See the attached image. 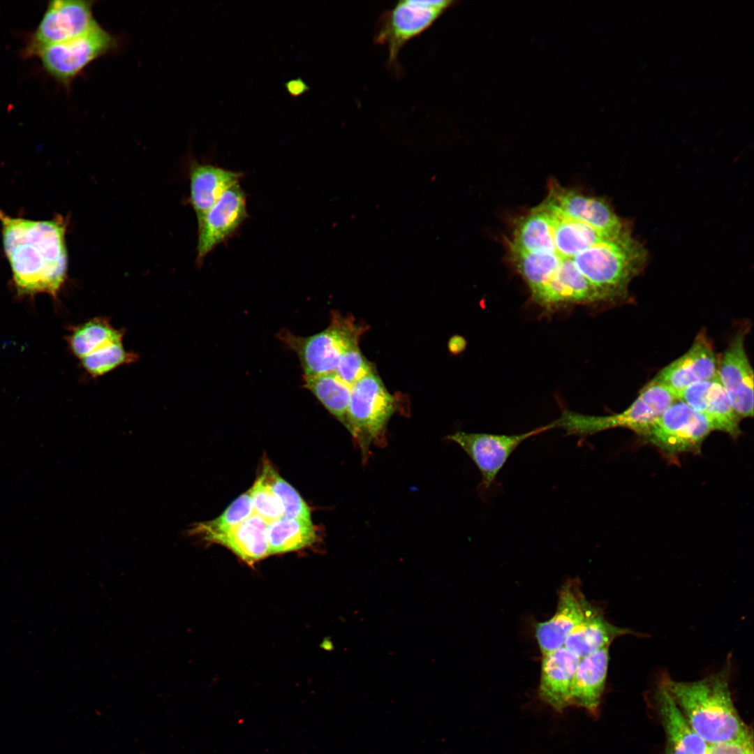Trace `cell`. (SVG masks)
I'll return each mask as SVG.
<instances>
[{
	"label": "cell",
	"mask_w": 754,
	"mask_h": 754,
	"mask_svg": "<svg viewBox=\"0 0 754 754\" xmlns=\"http://www.w3.org/2000/svg\"><path fill=\"white\" fill-rule=\"evenodd\" d=\"M0 223L18 295L45 293L57 297L67 276V219L59 215L34 221L10 216L0 209Z\"/></svg>",
	"instance_id": "obj_1"
},
{
	"label": "cell",
	"mask_w": 754,
	"mask_h": 754,
	"mask_svg": "<svg viewBox=\"0 0 754 754\" xmlns=\"http://www.w3.org/2000/svg\"><path fill=\"white\" fill-rule=\"evenodd\" d=\"M728 672L725 668L695 681L666 678L662 683L691 727L709 745L752 735L734 705Z\"/></svg>",
	"instance_id": "obj_2"
},
{
	"label": "cell",
	"mask_w": 754,
	"mask_h": 754,
	"mask_svg": "<svg viewBox=\"0 0 754 754\" xmlns=\"http://www.w3.org/2000/svg\"><path fill=\"white\" fill-rule=\"evenodd\" d=\"M646 256L644 246L629 231L570 259L577 270L611 300L626 295L630 282L642 270Z\"/></svg>",
	"instance_id": "obj_3"
},
{
	"label": "cell",
	"mask_w": 754,
	"mask_h": 754,
	"mask_svg": "<svg viewBox=\"0 0 754 754\" xmlns=\"http://www.w3.org/2000/svg\"><path fill=\"white\" fill-rule=\"evenodd\" d=\"M677 398L667 387L651 380L623 412L609 415H588L564 411L551 424L566 435L584 438L607 429L623 427L644 436L653 421Z\"/></svg>",
	"instance_id": "obj_4"
},
{
	"label": "cell",
	"mask_w": 754,
	"mask_h": 754,
	"mask_svg": "<svg viewBox=\"0 0 754 754\" xmlns=\"http://www.w3.org/2000/svg\"><path fill=\"white\" fill-rule=\"evenodd\" d=\"M394 408L393 397L374 370L351 387L347 429L364 461L368 459L371 445H385L386 426Z\"/></svg>",
	"instance_id": "obj_5"
},
{
	"label": "cell",
	"mask_w": 754,
	"mask_h": 754,
	"mask_svg": "<svg viewBox=\"0 0 754 754\" xmlns=\"http://www.w3.org/2000/svg\"><path fill=\"white\" fill-rule=\"evenodd\" d=\"M362 330L353 318L334 312L328 327L316 334L304 337L282 330L279 337L297 355L304 376H311L335 371L343 354L358 344Z\"/></svg>",
	"instance_id": "obj_6"
},
{
	"label": "cell",
	"mask_w": 754,
	"mask_h": 754,
	"mask_svg": "<svg viewBox=\"0 0 754 754\" xmlns=\"http://www.w3.org/2000/svg\"><path fill=\"white\" fill-rule=\"evenodd\" d=\"M457 2L442 1H399L380 16L374 32L376 44L386 45L390 67L399 68L398 56L411 40L429 29Z\"/></svg>",
	"instance_id": "obj_7"
},
{
	"label": "cell",
	"mask_w": 754,
	"mask_h": 754,
	"mask_svg": "<svg viewBox=\"0 0 754 754\" xmlns=\"http://www.w3.org/2000/svg\"><path fill=\"white\" fill-rule=\"evenodd\" d=\"M714 431L709 419L684 401L677 399L651 424L643 436L669 454L697 452Z\"/></svg>",
	"instance_id": "obj_8"
},
{
	"label": "cell",
	"mask_w": 754,
	"mask_h": 754,
	"mask_svg": "<svg viewBox=\"0 0 754 754\" xmlns=\"http://www.w3.org/2000/svg\"><path fill=\"white\" fill-rule=\"evenodd\" d=\"M94 1L54 0L49 3L24 50L37 56L45 47L82 36L98 25L92 13Z\"/></svg>",
	"instance_id": "obj_9"
},
{
	"label": "cell",
	"mask_w": 754,
	"mask_h": 754,
	"mask_svg": "<svg viewBox=\"0 0 754 754\" xmlns=\"http://www.w3.org/2000/svg\"><path fill=\"white\" fill-rule=\"evenodd\" d=\"M552 429L551 424L519 434L456 431L447 438L457 443L473 460L482 475L480 487L487 489L512 453L528 438Z\"/></svg>",
	"instance_id": "obj_10"
},
{
	"label": "cell",
	"mask_w": 754,
	"mask_h": 754,
	"mask_svg": "<svg viewBox=\"0 0 754 754\" xmlns=\"http://www.w3.org/2000/svg\"><path fill=\"white\" fill-rule=\"evenodd\" d=\"M115 45L113 36L98 24L82 36L45 47L37 56L51 76L67 83Z\"/></svg>",
	"instance_id": "obj_11"
},
{
	"label": "cell",
	"mask_w": 754,
	"mask_h": 754,
	"mask_svg": "<svg viewBox=\"0 0 754 754\" xmlns=\"http://www.w3.org/2000/svg\"><path fill=\"white\" fill-rule=\"evenodd\" d=\"M593 607L582 593L579 582L575 579L568 580L559 590L554 614L535 626V635L542 655L564 646L568 635Z\"/></svg>",
	"instance_id": "obj_12"
},
{
	"label": "cell",
	"mask_w": 754,
	"mask_h": 754,
	"mask_svg": "<svg viewBox=\"0 0 754 754\" xmlns=\"http://www.w3.org/2000/svg\"><path fill=\"white\" fill-rule=\"evenodd\" d=\"M745 333L736 334L718 360L717 376L741 418L753 416V371L744 346Z\"/></svg>",
	"instance_id": "obj_13"
},
{
	"label": "cell",
	"mask_w": 754,
	"mask_h": 754,
	"mask_svg": "<svg viewBox=\"0 0 754 754\" xmlns=\"http://www.w3.org/2000/svg\"><path fill=\"white\" fill-rule=\"evenodd\" d=\"M249 216L246 195L239 183L227 189L198 227L197 263L232 235Z\"/></svg>",
	"instance_id": "obj_14"
},
{
	"label": "cell",
	"mask_w": 754,
	"mask_h": 754,
	"mask_svg": "<svg viewBox=\"0 0 754 754\" xmlns=\"http://www.w3.org/2000/svg\"><path fill=\"white\" fill-rule=\"evenodd\" d=\"M545 200L567 216L609 235L619 236L630 230L603 199L583 195L556 182L549 184Z\"/></svg>",
	"instance_id": "obj_15"
},
{
	"label": "cell",
	"mask_w": 754,
	"mask_h": 754,
	"mask_svg": "<svg viewBox=\"0 0 754 754\" xmlns=\"http://www.w3.org/2000/svg\"><path fill=\"white\" fill-rule=\"evenodd\" d=\"M718 360L704 332L683 355L661 369L651 380L670 390L677 397L690 385L717 376Z\"/></svg>",
	"instance_id": "obj_16"
},
{
	"label": "cell",
	"mask_w": 754,
	"mask_h": 754,
	"mask_svg": "<svg viewBox=\"0 0 754 754\" xmlns=\"http://www.w3.org/2000/svg\"><path fill=\"white\" fill-rule=\"evenodd\" d=\"M677 399L704 414L711 423L714 431H723L732 437L741 434V418L734 411L718 376L690 385L678 394Z\"/></svg>",
	"instance_id": "obj_17"
},
{
	"label": "cell",
	"mask_w": 754,
	"mask_h": 754,
	"mask_svg": "<svg viewBox=\"0 0 754 754\" xmlns=\"http://www.w3.org/2000/svg\"><path fill=\"white\" fill-rule=\"evenodd\" d=\"M540 698L558 711L570 706V691L579 658L564 646L542 655Z\"/></svg>",
	"instance_id": "obj_18"
},
{
	"label": "cell",
	"mask_w": 754,
	"mask_h": 754,
	"mask_svg": "<svg viewBox=\"0 0 754 754\" xmlns=\"http://www.w3.org/2000/svg\"><path fill=\"white\" fill-rule=\"evenodd\" d=\"M541 205L552 226L554 244L553 253L561 258H571L596 244L616 239L630 231L619 236L611 235L567 216L546 200Z\"/></svg>",
	"instance_id": "obj_19"
},
{
	"label": "cell",
	"mask_w": 754,
	"mask_h": 754,
	"mask_svg": "<svg viewBox=\"0 0 754 754\" xmlns=\"http://www.w3.org/2000/svg\"><path fill=\"white\" fill-rule=\"evenodd\" d=\"M189 173L190 202L195 211L199 227L223 193L238 184L244 174L196 161L191 165Z\"/></svg>",
	"instance_id": "obj_20"
},
{
	"label": "cell",
	"mask_w": 754,
	"mask_h": 754,
	"mask_svg": "<svg viewBox=\"0 0 754 754\" xmlns=\"http://www.w3.org/2000/svg\"><path fill=\"white\" fill-rule=\"evenodd\" d=\"M656 698L665 734V754H707L709 745L694 731L662 686Z\"/></svg>",
	"instance_id": "obj_21"
},
{
	"label": "cell",
	"mask_w": 754,
	"mask_h": 754,
	"mask_svg": "<svg viewBox=\"0 0 754 754\" xmlns=\"http://www.w3.org/2000/svg\"><path fill=\"white\" fill-rule=\"evenodd\" d=\"M609 660V647L579 659L571 687L570 706L597 714L605 690Z\"/></svg>",
	"instance_id": "obj_22"
},
{
	"label": "cell",
	"mask_w": 754,
	"mask_h": 754,
	"mask_svg": "<svg viewBox=\"0 0 754 754\" xmlns=\"http://www.w3.org/2000/svg\"><path fill=\"white\" fill-rule=\"evenodd\" d=\"M631 630L612 624L597 607H593L583 621L572 631L564 646L579 658L609 647L617 637Z\"/></svg>",
	"instance_id": "obj_23"
},
{
	"label": "cell",
	"mask_w": 754,
	"mask_h": 754,
	"mask_svg": "<svg viewBox=\"0 0 754 754\" xmlns=\"http://www.w3.org/2000/svg\"><path fill=\"white\" fill-rule=\"evenodd\" d=\"M267 523L253 513L230 531L219 535L212 543L229 549L249 565L269 555Z\"/></svg>",
	"instance_id": "obj_24"
},
{
	"label": "cell",
	"mask_w": 754,
	"mask_h": 754,
	"mask_svg": "<svg viewBox=\"0 0 754 754\" xmlns=\"http://www.w3.org/2000/svg\"><path fill=\"white\" fill-rule=\"evenodd\" d=\"M509 246L528 253H553L552 226L542 205L517 220Z\"/></svg>",
	"instance_id": "obj_25"
},
{
	"label": "cell",
	"mask_w": 754,
	"mask_h": 754,
	"mask_svg": "<svg viewBox=\"0 0 754 754\" xmlns=\"http://www.w3.org/2000/svg\"><path fill=\"white\" fill-rule=\"evenodd\" d=\"M269 554L297 551L312 545L318 535L311 521L282 517L267 524Z\"/></svg>",
	"instance_id": "obj_26"
},
{
	"label": "cell",
	"mask_w": 754,
	"mask_h": 754,
	"mask_svg": "<svg viewBox=\"0 0 754 754\" xmlns=\"http://www.w3.org/2000/svg\"><path fill=\"white\" fill-rule=\"evenodd\" d=\"M304 387L346 428L351 387L334 372L304 376Z\"/></svg>",
	"instance_id": "obj_27"
},
{
	"label": "cell",
	"mask_w": 754,
	"mask_h": 754,
	"mask_svg": "<svg viewBox=\"0 0 754 754\" xmlns=\"http://www.w3.org/2000/svg\"><path fill=\"white\" fill-rule=\"evenodd\" d=\"M124 332L114 328L109 320L96 317L72 330L68 338L73 355L80 360L113 342L123 341Z\"/></svg>",
	"instance_id": "obj_28"
},
{
	"label": "cell",
	"mask_w": 754,
	"mask_h": 754,
	"mask_svg": "<svg viewBox=\"0 0 754 754\" xmlns=\"http://www.w3.org/2000/svg\"><path fill=\"white\" fill-rule=\"evenodd\" d=\"M509 249L515 268L533 297L554 275L560 265V258L554 253H528L511 246Z\"/></svg>",
	"instance_id": "obj_29"
},
{
	"label": "cell",
	"mask_w": 754,
	"mask_h": 754,
	"mask_svg": "<svg viewBox=\"0 0 754 754\" xmlns=\"http://www.w3.org/2000/svg\"><path fill=\"white\" fill-rule=\"evenodd\" d=\"M253 514L249 490L237 497L219 517L211 521L196 523L188 530V533L212 542L216 537L230 531Z\"/></svg>",
	"instance_id": "obj_30"
},
{
	"label": "cell",
	"mask_w": 754,
	"mask_h": 754,
	"mask_svg": "<svg viewBox=\"0 0 754 754\" xmlns=\"http://www.w3.org/2000/svg\"><path fill=\"white\" fill-rule=\"evenodd\" d=\"M123 341L110 343L80 359L84 371L91 377L102 376L117 367L135 362L138 356L125 349Z\"/></svg>",
	"instance_id": "obj_31"
},
{
	"label": "cell",
	"mask_w": 754,
	"mask_h": 754,
	"mask_svg": "<svg viewBox=\"0 0 754 754\" xmlns=\"http://www.w3.org/2000/svg\"><path fill=\"white\" fill-rule=\"evenodd\" d=\"M261 475L280 501L283 517L311 521L310 509L306 502L269 464L265 463Z\"/></svg>",
	"instance_id": "obj_32"
},
{
	"label": "cell",
	"mask_w": 754,
	"mask_h": 754,
	"mask_svg": "<svg viewBox=\"0 0 754 754\" xmlns=\"http://www.w3.org/2000/svg\"><path fill=\"white\" fill-rule=\"evenodd\" d=\"M249 491L253 513L267 524L283 517V508L280 501L262 475L258 478Z\"/></svg>",
	"instance_id": "obj_33"
},
{
	"label": "cell",
	"mask_w": 754,
	"mask_h": 754,
	"mask_svg": "<svg viewBox=\"0 0 754 754\" xmlns=\"http://www.w3.org/2000/svg\"><path fill=\"white\" fill-rule=\"evenodd\" d=\"M371 365L361 353L358 344L348 348L341 356L335 373L352 387L357 381L373 371Z\"/></svg>",
	"instance_id": "obj_34"
},
{
	"label": "cell",
	"mask_w": 754,
	"mask_h": 754,
	"mask_svg": "<svg viewBox=\"0 0 754 754\" xmlns=\"http://www.w3.org/2000/svg\"><path fill=\"white\" fill-rule=\"evenodd\" d=\"M707 754H753L752 735L710 744Z\"/></svg>",
	"instance_id": "obj_35"
},
{
	"label": "cell",
	"mask_w": 754,
	"mask_h": 754,
	"mask_svg": "<svg viewBox=\"0 0 754 754\" xmlns=\"http://www.w3.org/2000/svg\"><path fill=\"white\" fill-rule=\"evenodd\" d=\"M284 86L288 93L293 97H298L310 89L309 86L301 77L289 80Z\"/></svg>",
	"instance_id": "obj_36"
}]
</instances>
